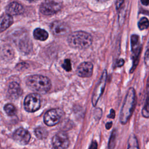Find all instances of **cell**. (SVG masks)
<instances>
[{
	"instance_id": "cell-1",
	"label": "cell",
	"mask_w": 149,
	"mask_h": 149,
	"mask_svg": "<svg viewBox=\"0 0 149 149\" xmlns=\"http://www.w3.org/2000/svg\"><path fill=\"white\" fill-rule=\"evenodd\" d=\"M136 104V92L134 89L133 87H131L127 92L121 109L119 119L122 124L125 125L128 122L134 111Z\"/></svg>"
},
{
	"instance_id": "cell-2",
	"label": "cell",
	"mask_w": 149,
	"mask_h": 149,
	"mask_svg": "<svg viewBox=\"0 0 149 149\" xmlns=\"http://www.w3.org/2000/svg\"><path fill=\"white\" fill-rule=\"evenodd\" d=\"M68 42L71 47L78 49H84L90 47L93 42L90 34L78 31L71 33L68 38Z\"/></svg>"
},
{
	"instance_id": "cell-3",
	"label": "cell",
	"mask_w": 149,
	"mask_h": 149,
	"mask_svg": "<svg viewBox=\"0 0 149 149\" xmlns=\"http://www.w3.org/2000/svg\"><path fill=\"white\" fill-rule=\"evenodd\" d=\"M27 85L31 88L41 92H47L51 87L49 79L42 75H31L26 79Z\"/></svg>"
},
{
	"instance_id": "cell-4",
	"label": "cell",
	"mask_w": 149,
	"mask_h": 149,
	"mask_svg": "<svg viewBox=\"0 0 149 149\" xmlns=\"http://www.w3.org/2000/svg\"><path fill=\"white\" fill-rule=\"evenodd\" d=\"M130 44L131 50L132 52L133 65L130 72V73H133V72L134 70L138 65L139 61V56L141 50V44L139 41V37L137 35L133 34L131 36Z\"/></svg>"
},
{
	"instance_id": "cell-5",
	"label": "cell",
	"mask_w": 149,
	"mask_h": 149,
	"mask_svg": "<svg viewBox=\"0 0 149 149\" xmlns=\"http://www.w3.org/2000/svg\"><path fill=\"white\" fill-rule=\"evenodd\" d=\"M41 105V97L38 94L32 93L29 94L24 99V107L26 111L33 112L38 110Z\"/></svg>"
},
{
	"instance_id": "cell-6",
	"label": "cell",
	"mask_w": 149,
	"mask_h": 149,
	"mask_svg": "<svg viewBox=\"0 0 149 149\" xmlns=\"http://www.w3.org/2000/svg\"><path fill=\"white\" fill-rule=\"evenodd\" d=\"M63 111L60 109H53L47 111L44 116L45 123L49 126L57 125L62 119Z\"/></svg>"
},
{
	"instance_id": "cell-7",
	"label": "cell",
	"mask_w": 149,
	"mask_h": 149,
	"mask_svg": "<svg viewBox=\"0 0 149 149\" xmlns=\"http://www.w3.org/2000/svg\"><path fill=\"white\" fill-rule=\"evenodd\" d=\"M62 8V4L52 0H46L40 5V11L45 15H54L59 12Z\"/></svg>"
},
{
	"instance_id": "cell-8",
	"label": "cell",
	"mask_w": 149,
	"mask_h": 149,
	"mask_svg": "<svg viewBox=\"0 0 149 149\" xmlns=\"http://www.w3.org/2000/svg\"><path fill=\"white\" fill-rule=\"evenodd\" d=\"M107 71L105 70L101 77V79L96 86L94 91L93 94V97H92V103L94 106H95L97 105V103L102 95L105 87L106 84V81H107Z\"/></svg>"
},
{
	"instance_id": "cell-9",
	"label": "cell",
	"mask_w": 149,
	"mask_h": 149,
	"mask_svg": "<svg viewBox=\"0 0 149 149\" xmlns=\"http://www.w3.org/2000/svg\"><path fill=\"white\" fill-rule=\"evenodd\" d=\"M50 27L52 34L57 37L65 36L70 31L69 26L66 23L60 20L52 22Z\"/></svg>"
},
{
	"instance_id": "cell-10",
	"label": "cell",
	"mask_w": 149,
	"mask_h": 149,
	"mask_svg": "<svg viewBox=\"0 0 149 149\" xmlns=\"http://www.w3.org/2000/svg\"><path fill=\"white\" fill-rule=\"evenodd\" d=\"M54 149H66L69 145V140L67 134L63 132L56 134L52 139Z\"/></svg>"
},
{
	"instance_id": "cell-11",
	"label": "cell",
	"mask_w": 149,
	"mask_h": 149,
	"mask_svg": "<svg viewBox=\"0 0 149 149\" xmlns=\"http://www.w3.org/2000/svg\"><path fill=\"white\" fill-rule=\"evenodd\" d=\"M93 71V65L90 62L81 63L77 68L76 72L78 76L82 77H89L91 76Z\"/></svg>"
},
{
	"instance_id": "cell-12",
	"label": "cell",
	"mask_w": 149,
	"mask_h": 149,
	"mask_svg": "<svg viewBox=\"0 0 149 149\" xmlns=\"http://www.w3.org/2000/svg\"><path fill=\"white\" fill-rule=\"evenodd\" d=\"M13 137L18 143L22 144H26L29 143L31 136L27 130L23 128H19L15 131Z\"/></svg>"
},
{
	"instance_id": "cell-13",
	"label": "cell",
	"mask_w": 149,
	"mask_h": 149,
	"mask_svg": "<svg viewBox=\"0 0 149 149\" xmlns=\"http://www.w3.org/2000/svg\"><path fill=\"white\" fill-rule=\"evenodd\" d=\"M24 9L23 6L17 2H13L9 3L6 8V11L10 15H17L23 13Z\"/></svg>"
},
{
	"instance_id": "cell-14",
	"label": "cell",
	"mask_w": 149,
	"mask_h": 149,
	"mask_svg": "<svg viewBox=\"0 0 149 149\" xmlns=\"http://www.w3.org/2000/svg\"><path fill=\"white\" fill-rule=\"evenodd\" d=\"M13 18L9 14H5L0 17V33L5 31L13 23Z\"/></svg>"
},
{
	"instance_id": "cell-15",
	"label": "cell",
	"mask_w": 149,
	"mask_h": 149,
	"mask_svg": "<svg viewBox=\"0 0 149 149\" xmlns=\"http://www.w3.org/2000/svg\"><path fill=\"white\" fill-rule=\"evenodd\" d=\"M8 93L13 98H17L22 94V90L16 82H12L8 88Z\"/></svg>"
},
{
	"instance_id": "cell-16",
	"label": "cell",
	"mask_w": 149,
	"mask_h": 149,
	"mask_svg": "<svg viewBox=\"0 0 149 149\" xmlns=\"http://www.w3.org/2000/svg\"><path fill=\"white\" fill-rule=\"evenodd\" d=\"M33 36L35 39L41 41H45L48 37V32L41 28H37L33 31Z\"/></svg>"
},
{
	"instance_id": "cell-17",
	"label": "cell",
	"mask_w": 149,
	"mask_h": 149,
	"mask_svg": "<svg viewBox=\"0 0 149 149\" xmlns=\"http://www.w3.org/2000/svg\"><path fill=\"white\" fill-rule=\"evenodd\" d=\"M1 54L3 58L5 59H11L13 56L14 52L12 48L9 45L4 46L1 52Z\"/></svg>"
},
{
	"instance_id": "cell-18",
	"label": "cell",
	"mask_w": 149,
	"mask_h": 149,
	"mask_svg": "<svg viewBox=\"0 0 149 149\" xmlns=\"http://www.w3.org/2000/svg\"><path fill=\"white\" fill-rule=\"evenodd\" d=\"M127 149H139L137 138L134 135H131L128 140Z\"/></svg>"
},
{
	"instance_id": "cell-19",
	"label": "cell",
	"mask_w": 149,
	"mask_h": 149,
	"mask_svg": "<svg viewBox=\"0 0 149 149\" xmlns=\"http://www.w3.org/2000/svg\"><path fill=\"white\" fill-rule=\"evenodd\" d=\"M36 136L39 139H45L48 136V132L46 129L42 127H37L34 130Z\"/></svg>"
},
{
	"instance_id": "cell-20",
	"label": "cell",
	"mask_w": 149,
	"mask_h": 149,
	"mask_svg": "<svg viewBox=\"0 0 149 149\" xmlns=\"http://www.w3.org/2000/svg\"><path fill=\"white\" fill-rule=\"evenodd\" d=\"M4 110L5 112L9 116H13L16 113V109L15 106L11 104H8L4 107Z\"/></svg>"
},
{
	"instance_id": "cell-21",
	"label": "cell",
	"mask_w": 149,
	"mask_h": 149,
	"mask_svg": "<svg viewBox=\"0 0 149 149\" xmlns=\"http://www.w3.org/2000/svg\"><path fill=\"white\" fill-rule=\"evenodd\" d=\"M149 26V21L146 17H141L138 22V27L140 30L147 29Z\"/></svg>"
},
{
	"instance_id": "cell-22",
	"label": "cell",
	"mask_w": 149,
	"mask_h": 149,
	"mask_svg": "<svg viewBox=\"0 0 149 149\" xmlns=\"http://www.w3.org/2000/svg\"><path fill=\"white\" fill-rule=\"evenodd\" d=\"M116 132L115 130H113L109 140L108 143V148L109 149H113L116 144Z\"/></svg>"
},
{
	"instance_id": "cell-23",
	"label": "cell",
	"mask_w": 149,
	"mask_h": 149,
	"mask_svg": "<svg viewBox=\"0 0 149 149\" xmlns=\"http://www.w3.org/2000/svg\"><path fill=\"white\" fill-rule=\"evenodd\" d=\"M142 115L145 118H149V94L147 95L145 105L142 109Z\"/></svg>"
},
{
	"instance_id": "cell-24",
	"label": "cell",
	"mask_w": 149,
	"mask_h": 149,
	"mask_svg": "<svg viewBox=\"0 0 149 149\" xmlns=\"http://www.w3.org/2000/svg\"><path fill=\"white\" fill-rule=\"evenodd\" d=\"M62 68L67 72H70L72 70V65L70 59H66L64 61L62 65Z\"/></svg>"
},
{
	"instance_id": "cell-25",
	"label": "cell",
	"mask_w": 149,
	"mask_h": 149,
	"mask_svg": "<svg viewBox=\"0 0 149 149\" xmlns=\"http://www.w3.org/2000/svg\"><path fill=\"white\" fill-rule=\"evenodd\" d=\"M144 63L148 68H149V40L148 42L147 45V48L146 51L145 52V55H144Z\"/></svg>"
},
{
	"instance_id": "cell-26",
	"label": "cell",
	"mask_w": 149,
	"mask_h": 149,
	"mask_svg": "<svg viewBox=\"0 0 149 149\" xmlns=\"http://www.w3.org/2000/svg\"><path fill=\"white\" fill-rule=\"evenodd\" d=\"M125 0H116V8L117 9H119L122 5Z\"/></svg>"
},
{
	"instance_id": "cell-27",
	"label": "cell",
	"mask_w": 149,
	"mask_h": 149,
	"mask_svg": "<svg viewBox=\"0 0 149 149\" xmlns=\"http://www.w3.org/2000/svg\"><path fill=\"white\" fill-rule=\"evenodd\" d=\"M88 149H97V143L96 141H93Z\"/></svg>"
},
{
	"instance_id": "cell-28",
	"label": "cell",
	"mask_w": 149,
	"mask_h": 149,
	"mask_svg": "<svg viewBox=\"0 0 149 149\" xmlns=\"http://www.w3.org/2000/svg\"><path fill=\"white\" fill-rule=\"evenodd\" d=\"M115 112L113 109H111V111H110L109 115L108 116V117L110 118H112V119H113L115 118Z\"/></svg>"
},
{
	"instance_id": "cell-29",
	"label": "cell",
	"mask_w": 149,
	"mask_h": 149,
	"mask_svg": "<svg viewBox=\"0 0 149 149\" xmlns=\"http://www.w3.org/2000/svg\"><path fill=\"white\" fill-rule=\"evenodd\" d=\"M125 63V61L123 59H120L117 62V66L118 67H120V66H122Z\"/></svg>"
},
{
	"instance_id": "cell-30",
	"label": "cell",
	"mask_w": 149,
	"mask_h": 149,
	"mask_svg": "<svg viewBox=\"0 0 149 149\" xmlns=\"http://www.w3.org/2000/svg\"><path fill=\"white\" fill-rule=\"evenodd\" d=\"M143 5L147 6L149 5V0H140Z\"/></svg>"
},
{
	"instance_id": "cell-31",
	"label": "cell",
	"mask_w": 149,
	"mask_h": 149,
	"mask_svg": "<svg viewBox=\"0 0 149 149\" xmlns=\"http://www.w3.org/2000/svg\"><path fill=\"white\" fill-rule=\"evenodd\" d=\"M112 125V123L111 122H109L107 123V124H106V125H105L106 129H109L111 127Z\"/></svg>"
},
{
	"instance_id": "cell-32",
	"label": "cell",
	"mask_w": 149,
	"mask_h": 149,
	"mask_svg": "<svg viewBox=\"0 0 149 149\" xmlns=\"http://www.w3.org/2000/svg\"><path fill=\"white\" fill-rule=\"evenodd\" d=\"M98 2H106L108 0H97Z\"/></svg>"
},
{
	"instance_id": "cell-33",
	"label": "cell",
	"mask_w": 149,
	"mask_h": 149,
	"mask_svg": "<svg viewBox=\"0 0 149 149\" xmlns=\"http://www.w3.org/2000/svg\"><path fill=\"white\" fill-rule=\"evenodd\" d=\"M27 1H29V2H36V1H38V0H27Z\"/></svg>"
}]
</instances>
